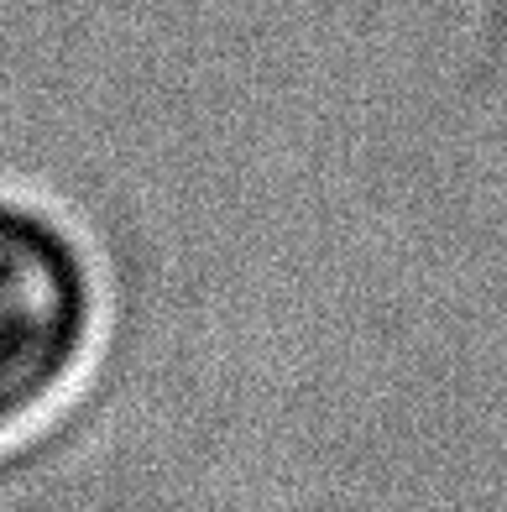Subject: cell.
Instances as JSON below:
<instances>
[{
    "mask_svg": "<svg viewBox=\"0 0 507 512\" xmlns=\"http://www.w3.org/2000/svg\"><path fill=\"white\" fill-rule=\"evenodd\" d=\"M95 335V283L79 246L27 204L0 199V439L48 413Z\"/></svg>",
    "mask_w": 507,
    "mask_h": 512,
    "instance_id": "6da1fadb",
    "label": "cell"
}]
</instances>
